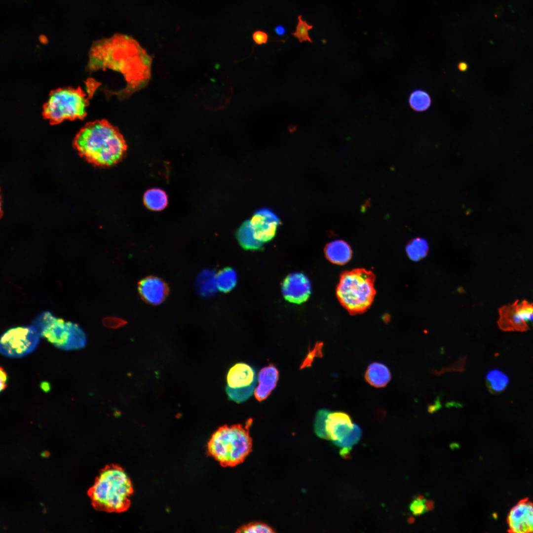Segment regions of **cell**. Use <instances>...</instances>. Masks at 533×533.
I'll return each mask as SVG.
<instances>
[{"mask_svg": "<svg viewBox=\"0 0 533 533\" xmlns=\"http://www.w3.org/2000/svg\"><path fill=\"white\" fill-rule=\"evenodd\" d=\"M91 67L108 69L122 77L127 96L146 85L152 59L133 38L117 34L99 41L91 49Z\"/></svg>", "mask_w": 533, "mask_h": 533, "instance_id": "cell-1", "label": "cell"}, {"mask_svg": "<svg viewBox=\"0 0 533 533\" xmlns=\"http://www.w3.org/2000/svg\"><path fill=\"white\" fill-rule=\"evenodd\" d=\"M74 145L81 157L100 167L111 166L120 162L127 148L118 129L103 120L83 127L76 135Z\"/></svg>", "mask_w": 533, "mask_h": 533, "instance_id": "cell-2", "label": "cell"}, {"mask_svg": "<svg viewBox=\"0 0 533 533\" xmlns=\"http://www.w3.org/2000/svg\"><path fill=\"white\" fill-rule=\"evenodd\" d=\"M133 492L131 482L124 470L111 465L100 473L89 494L93 505L99 509L121 512L129 507Z\"/></svg>", "mask_w": 533, "mask_h": 533, "instance_id": "cell-3", "label": "cell"}, {"mask_svg": "<svg viewBox=\"0 0 533 533\" xmlns=\"http://www.w3.org/2000/svg\"><path fill=\"white\" fill-rule=\"evenodd\" d=\"M252 422L249 419L245 427L238 424L219 427L208 443L209 455L223 466H234L242 462L252 450L249 433Z\"/></svg>", "mask_w": 533, "mask_h": 533, "instance_id": "cell-4", "label": "cell"}, {"mask_svg": "<svg viewBox=\"0 0 533 533\" xmlns=\"http://www.w3.org/2000/svg\"><path fill=\"white\" fill-rule=\"evenodd\" d=\"M372 271L355 268L343 272L336 288L340 304L351 315L362 314L371 306L376 291Z\"/></svg>", "mask_w": 533, "mask_h": 533, "instance_id": "cell-5", "label": "cell"}, {"mask_svg": "<svg viewBox=\"0 0 533 533\" xmlns=\"http://www.w3.org/2000/svg\"><path fill=\"white\" fill-rule=\"evenodd\" d=\"M87 99L79 89L61 88L53 91L43 107L44 116L50 122L81 118L86 114Z\"/></svg>", "mask_w": 533, "mask_h": 533, "instance_id": "cell-6", "label": "cell"}, {"mask_svg": "<svg viewBox=\"0 0 533 533\" xmlns=\"http://www.w3.org/2000/svg\"><path fill=\"white\" fill-rule=\"evenodd\" d=\"M38 332L56 347L65 350L79 349L86 344V335L77 324L55 316Z\"/></svg>", "mask_w": 533, "mask_h": 533, "instance_id": "cell-7", "label": "cell"}, {"mask_svg": "<svg viewBox=\"0 0 533 533\" xmlns=\"http://www.w3.org/2000/svg\"><path fill=\"white\" fill-rule=\"evenodd\" d=\"M326 430L329 440L340 448V455L347 457L352 447L360 440L362 430L352 422L350 417L343 412L330 413L328 416Z\"/></svg>", "mask_w": 533, "mask_h": 533, "instance_id": "cell-8", "label": "cell"}, {"mask_svg": "<svg viewBox=\"0 0 533 533\" xmlns=\"http://www.w3.org/2000/svg\"><path fill=\"white\" fill-rule=\"evenodd\" d=\"M40 337L32 325L10 328L1 337L0 351L9 357H22L36 349Z\"/></svg>", "mask_w": 533, "mask_h": 533, "instance_id": "cell-9", "label": "cell"}, {"mask_svg": "<svg viewBox=\"0 0 533 533\" xmlns=\"http://www.w3.org/2000/svg\"><path fill=\"white\" fill-rule=\"evenodd\" d=\"M226 388L228 398L239 403L247 400L253 394L257 382L255 370L249 365L238 363L228 371Z\"/></svg>", "mask_w": 533, "mask_h": 533, "instance_id": "cell-10", "label": "cell"}, {"mask_svg": "<svg viewBox=\"0 0 533 533\" xmlns=\"http://www.w3.org/2000/svg\"><path fill=\"white\" fill-rule=\"evenodd\" d=\"M498 313L497 324L502 330L525 332L529 329L528 322L533 321V303L517 300L500 307Z\"/></svg>", "mask_w": 533, "mask_h": 533, "instance_id": "cell-11", "label": "cell"}, {"mask_svg": "<svg viewBox=\"0 0 533 533\" xmlns=\"http://www.w3.org/2000/svg\"><path fill=\"white\" fill-rule=\"evenodd\" d=\"M255 239L263 244L275 236L280 220L271 210L261 209L257 211L250 220H247Z\"/></svg>", "mask_w": 533, "mask_h": 533, "instance_id": "cell-12", "label": "cell"}, {"mask_svg": "<svg viewBox=\"0 0 533 533\" xmlns=\"http://www.w3.org/2000/svg\"><path fill=\"white\" fill-rule=\"evenodd\" d=\"M284 298L294 304H302L309 298L311 287L308 278L303 273L295 272L288 275L282 286Z\"/></svg>", "mask_w": 533, "mask_h": 533, "instance_id": "cell-13", "label": "cell"}, {"mask_svg": "<svg viewBox=\"0 0 533 533\" xmlns=\"http://www.w3.org/2000/svg\"><path fill=\"white\" fill-rule=\"evenodd\" d=\"M508 523L514 533L533 532V504L521 501L510 510Z\"/></svg>", "mask_w": 533, "mask_h": 533, "instance_id": "cell-14", "label": "cell"}, {"mask_svg": "<svg viewBox=\"0 0 533 533\" xmlns=\"http://www.w3.org/2000/svg\"><path fill=\"white\" fill-rule=\"evenodd\" d=\"M138 291L143 300L155 305L161 303L165 299L169 293V288L160 278L150 276L138 283Z\"/></svg>", "mask_w": 533, "mask_h": 533, "instance_id": "cell-15", "label": "cell"}, {"mask_svg": "<svg viewBox=\"0 0 533 533\" xmlns=\"http://www.w3.org/2000/svg\"><path fill=\"white\" fill-rule=\"evenodd\" d=\"M278 379V370L272 364L260 370L258 375L259 384L254 391V395L259 401L266 399L270 394L275 387Z\"/></svg>", "mask_w": 533, "mask_h": 533, "instance_id": "cell-16", "label": "cell"}, {"mask_svg": "<svg viewBox=\"0 0 533 533\" xmlns=\"http://www.w3.org/2000/svg\"><path fill=\"white\" fill-rule=\"evenodd\" d=\"M324 252L327 259L333 264L343 265L351 258L352 250L344 241L336 240L327 244Z\"/></svg>", "mask_w": 533, "mask_h": 533, "instance_id": "cell-17", "label": "cell"}, {"mask_svg": "<svg viewBox=\"0 0 533 533\" xmlns=\"http://www.w3.org/2000/svg\"><path fill=\"white\" fill-rule=\"evenodd\" d=\"M391 378V373L388 367L380 362L370 364L365 374L367 382L376 387L386 386L390 381Z\"/></svg>", "mask_w": 533, "mask_h": 533, "instance_id": "cell-18", "label": "cell"}, {"mask_svg": "<svg viewBox=\"0 0 533 533\" xmlns=\"http://www.w3.org/2000/svg\"><path fill=\"white\" fill-rule=\"evenodd\" d=\"M144 202L150 210L160 211L167 205V196L164 191L159 189L148 190L144 195Z\"/></svg>", "mask_w": 533, "mask_h": 533, "instance_id": "cell-19", "label": "cell"}, {"mask_svg": "<svg viewBox=\"0 0 533 533\" xmlns=\"http://www.w3.org/2000/svg\"><path fill=\"white\" fill-rule=\"evenodd\" d=\"M237 239L240 245L245 249L257 250L263 245L255 239L247 221L244 222L236 232Z\"/></svg>", "mask_w": 533, "mask_h": 533, "instance_id": "cell-20", "label": "cell"}, {"mask_svg": "<svg viewBox=\"0 0 533 533\" xmlns=\"http://www.w3.org/2000/svg\"><path fill=\"white\" fill-rule=\"evenodd\" d=\"M237 277L235 271L231 268H225L221 270L215 277L216 286L221 292H228L235 286Z\"/></svg>", "mask_w": 533, "mask_h": 533, "instance_id": "cell-21", "label": "cell"}, {"mask_svg": "<svg viewBox=\"0 0 533 533\" xmlns=\"http://www.w3.org/2000/svg\"><path fill=\"white\" fill-rule=\"evenodd\" d=\"M406 249L407 255L411 260L418 261L426 256L429 246L424 239L417 237L412 240L407 244Z\"/></svg>", "mask_w": 533, "mask_h": 533, "instance_id": "cell-22", "label": "cell"}, {"mask_svg": "<svg viewBox=\"0 0 533 533\" xmlns=\"http://www.w3.org/2000/svg\"><path fill=\"white\" fill-rule=\"evenodd\" d=\"M409 104L413 110L419 112H424L431 106V99L427 92L418 89L411 93L409 98Z\"/></svg>", "mask_w": 533, "mask_h": 533, "instance_id": "cell-23", "label": "cell"}, {"mask_svg": "<svg viewBox=\"0 0 533 533\" xmlns=\"http://www.w3.org/2000/svg\"><path fill=\"white\" fill-rule=\"evenodd\" d=\"M486 380L490 390L494 392L503 390L509 382L508 377L498 370L490 371L487 374Z\"/></svg>", "mask_w": 533, "mask_h": 533, "instance_id": "cell-24", "label": "cell"}, {"mask_svg": "<svg viewBox=\"0 0 533 533\" xmlns=\"http://www.w3.org/2000/svg\"><path fill=\"white\" fill-rule=\"evenodd\" d=\"M331 413L329 410L322 409L318 410L315 416L314 429L316 434L320 438L328 439L329 436L326 430L327 420Z\"/></svg>", "mask_w": 533, "mask_h": 533, "instance_id": "cell-25", "label": "cell"}, {"mask_svg": "<svg viewBox=\"0 0 533 533\" xmlns=\"http://www.w3.org/2000/svg\"><path fill=\"white\" fill-rule=\"evenodd\" d=\"M296 31L292 35L298 38L300 42L306 40L311 42L308 31L312 28V26L308 25L305 21L303 20L301 15L299 16Z\"/></svg>", "mask_w": 533, "mask_h": 533, "instance_id": "cell-26", "label": "cell"}, {"mask_svg": "<svg viewBox=\"0 0 533 533\" xmlns=\"http://www.w3.org/2000/svg\"><path fill=\"white\" fill-rule=\"evenodd\" d=\"M238 533H273L272 529L267 525L261 523H252L239 529Z\"/></svg>", "mask_w": 533, "mask_h": 533, "instance_id": "cell-27", "label": "cell"}, {"mask_svg": "<svg viewBox=\"0 0 533 533\" xmlns=\"http://www.w3.org/2000/svg\"><path fill=\"white\" fill-rule=\"evenodd\" d=\"M323 343L322 342L316 343L314 347L311 350L308 351V354L300 366V369L311 367L312 362L315 357H322L323 356L322 348Z\"/></svg>", "mask_w": 533, "mask_h": 533, "instance_id": "cell-28", "label": "cell"}, {"mask_svg": "<svg viewBox=\"0 0 533 533\" xmlns=\"http://www.w3.org/2000/svg\"><path fill=\"white\" fill-rule=\"evenodd\" d=\"M103 324L106 327L115 329L124 325L126 322L115 317H106L102 320Z\"/></svg>", "mask_w": 533, "mask_h": 533, "instance_id": "cell-29", "label": "cell"}, {"mask_svg": "<svg viewBox=\"0 0 533 533\" xmlns=\"http://www.w3.org/2000/svg\"><path fill=\"white\" fill-rule=\"evenodd\" d=\"M252 38L256 44L261 45L267 42L268 36L263 31L256 30L252 34Z\"/></svg>", "mask_w": 533, "mask_h": 533, "instance_id": "cell-30", "label": "cell"}, {"mask_svg": "<svg viewBox=\"0 0 533 533\" xmlns=\"http://www.w3.org/2000/svg\"><path fill=\"white\" fill-rule=\"evenodd\" d=\"M410 510L415 515H421L425 510V507L422 502H419L416 499L410 505Z\"/></svg>", "mask_w": 533, "mask_h": 533, "instance_id": "cell-31", "label": "cell"}, {"mask_svg": "<svg viewBox=\"0 0 533 533\" xmlns=\"http://www.w3.org/2000/svg\"><path fill=\"white\" fill-rule=\"evenodd\" d=\"M0 392L4 390L7 385V375L4 369L0 367Z\"/></svg>", "mask_w": 533, "mask_h": 533, "instance_id": "cell-32", "label": "cell"}, {"mask_svg": "<svg viewBox=\"0 0 533 533\" xmlns=\"http://www.w3.org/2000/svg\"><path fill=\"white\" fill-rule=\"evenodd\" d=\"M423 504L425 507V509L427 511H431L434 508V503L432 500H427L423 503Z\"/></svg>", "mask_w": 533, "mask_h": 533, "instance_id": "cell-33", "label": "cell"}, {"mask_svg": "<svg viewBox=\"0 0 533 533\" xmlns=\"http://www.w3.org/2000/svg\"><path fill=\"white\" fill-rule=\"evenodd\" d=\"M40 387L41 389L45 392H48L51 389L50 384L47 381H43L41 382L40 384Z\"/></svg>", "mask_w": 533, "mask_h": 533, "instance_id": "cell-34", "label": "cell"}, {"mask_svg": "<svg viewBox=\"0 0 533 533\" xmlns=\"http://www.w3.org/2000/svg\"><path fill=\"white\" fill-rule=\"evenodd\" d=\"M275 32L278 36H283L286 33V29L283 26L279 25L275 28Z\"/></svg>", "mask_w": 533, "mask_h": 533, "instance_id": "cell-35", "label": "cell"}, {"mask_svg": "<svg viewBox=\"0 0 533 533\" xmlns=\"http://www.w3.org/2000/svg\"><path fill=\"white\" fill-rule=\"evenodd\" d=\"M467 64L465 62H460L458 64V69L462 72H464L467 69Z\"/></svg>", "mask_w": 533, "mask_h": 533, "instance_id": "cell-36", "label": "cell"}, {"mask_svg": "<svg viewBox=\"0 0 533 533\" xmlns=\"http://www.w3.org/2000/svg\"><path fill=\"white\" fill-rule=\"evenodd\" d=\"M415 519L413 516L409 517L407 519L408 523L410 524L414 523L415 522Z\"/></svg>", "mask_w": 533, "mask_h": 533, "instance_id": "cell-37", "label": "cell"}, {"mask_svg": "<svg viewBox=\"0 0 533 533\" xmlns=\"http://www.w3.org/2000/svg\"><path fill=\"white\" fill-rule=\"evenodd\" d=\"M416 500L419 502H422L424 500V496L422 495H418L416 497Z\"/></svg>", "mask_w": 533, "mask_h": 533, "instance_id": "cell-38", "label": "cell"}, {"mask_svg": "<svg viewBox=\"0 0 533 533\" xmlns=\"http://www.w3.org/2000/svg\"><path fill=\"white\" fill-rule=\"evenodd\" d=\"M458 444H457V443H452L450 446L451 448L452 449H455L456 448H458Z\"/></svg>", "mask_w": 533, "mask_h": 533, "instance_id": "cell-39", "label": "cell"}]
</instances>
